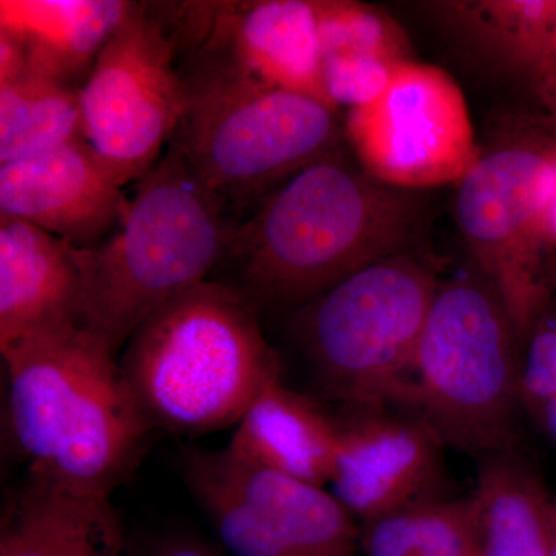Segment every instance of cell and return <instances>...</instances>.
I'll list each match as a JSON object with an SVG mask.
<instances>
[{
	"label": "cell",
	"mask_w": 556,
	"mask_h": 556,
	"mask_svg": "<svg viewBox=\"0 0 556 556\" xmlns=\"http://www.w3.org/2000/svg\"><path fill=\"white\" fill-rule=\"evenodd\" d=\"M427 223L419 192L380 182L339 149L236 223L226 258L239 266L237 288L255 308L298 311L357 270L420 248Z\"/></svg>",
	"instance_id": "6da1fadb"
},
{
	"label": "cell",
	"mask_w": 556,
	"mask_h": 556,
	"mask_svg": "<svg viewBox=\"0 0 556 556\" xmlns=\"http://www.w3.org/2000/svg\"><path fill=\"white\" fill-rule=\"evenodd\" d=\"M9 372L7 433L28 479L109 497L137 470L150 428L118 357L84 327L2 354Z\"/></svg>",
	"instance_id": "7a4b0ae2"
},
{
	"label": "cell",
	"mask_w": 556,
	"mask_h": 556,
	"mask_svg": "<svg viewBox=\"0 0 556 556\" xmlns=\"http://www.w3.org/2000/svg\"><path fill=\"white\" fill-rule=\"evenodd\" d=\"M257 311L233 285L206 280L139 325L118 365L153 431L200 437L236 427L260 390L281 376Z\"/></svg>",
	"instance_id": "3957f363"
},
{
	"label": "cell",
	"mask_w": 556,
	"mask_h": 556,
	"mask_svg": "<svg viewBox=\"0 0 556 556\" xmlns=\"http://www.w3.org/2000/svg\"><path fill=\"white\" fill-rule=\"evenodd\" d=\"M233 226L228 204L169 146L138 179L119 228L97 247H70L80 280V324L119 357L153 311L225 262Z\"/></svg>",
	"instance_id": "277c9868"
},
{
	"label": "cell",
	"mask_w": 556,
	"mask_h": 556,
	"mask_svg": "<svg viewBox=\"0 0 556 556\" xmlns=\"http://www.w3.org/2000/svg\"><path fill=\"white\" fill-rule=\"evenodd\" d=\"M442 280L422 248L329 288L298 313V336L325 393L354 409L412 405L417 350Z\"/></svg>",
	"instance_id": "5b68a950"
},
{
	"label": "cell",
	"mask_w": 556,
	"mask_h": 556,
	"mask_svg": "<svg viewBox=\"0 0 556 556\" xmlns=\"http://www.w3.org/2000/svg\"><path fill=\"white\" fill-rule=\"evenodd\" d=\"M522 343L479 274L442 281L428 313L412 405L442 444L484 457L515 447Z\"/></svg>",
	"instance_id": "8992f818"
},
{
	"label": "cell",
	"mask_w": 556,
	"mask_h": 556,
	"mask_svg": "<svg viewBox=\"0 0 556 556\" xmlns=\"http://www.w3.org/2000/svg\"><path fill=\"white\" fill-rule=\"evenodd\" d=\"M179 76L188 108L169 146L228 206L342 149L338 110L316 98L226 73Z\"/></svg>",
	"instance_id": "52a82bcc"
},
{
	"label": "cell",
	"mask_w": 556,
	"mask_h": 556,
	"mask_svg": "<svg viewBox=\"0 0 556 556\" xmlns=\"http://www.w3.org/2000/svg\"><path fill=\"white\" fill-rule=\"evenodd\" d=\"M555 166L556 124L533 116L481 149L457 182V226L522 346L556 289V247L548 230Z\"/></svg>",
	"instance_id": "ba28073f"
},
{
	"label": "cell",
	"mask_w": 556,
	"mask_h": 556,
	"mask_svg": "<svg viewBox=\"0 0 556 556\" xmlns=\"http://www.w3.org/2000/svg\"><path fill=\"white\" fill-rule=\"evenodd\" d=\"M79 97L84 139L121 185L144 177L188 108L174 42L152 3L130 2Z\"/></svg>",
	"instance_id": "9c48e42d"
},
{
	"label": "cell",
	"mask_w": 556,
	"mask_h": 556,
	"mask_svg": "<svg viewBox=\"0 0 556 556\" xmlns=\"http://www.w3.org/2000/svg\"><path fill=\"white\" fill-rule=\"evenodd\" d=\"M345 137L372 178L415 192L459 182L481 152L456 80L416 61L394 72L378 100L348 110Z\"/></svg>",
	"instance_id": "30bf717a"
},
{
	"label": "cell",
	"mask_w": 556,
	"mask_h": 556,
	"mask_svg": "<svg viewBox=\"0 0 556 556\" xmlns=\"http://www.w3.org/2000/svg\"><path fill=\"white\" fill-rule=\"evenodd\" d=\"M179 75L211 72L298 91L334 109L321 75L318 0L153 3ZM338 110V109H334Z\"/></svg>",
	"instance_id": "8fae6325"
},
{
	"label": "cell",
	"mask_w": 556,
	"mask_h": 556,
	"mask_svg": "<svg viewBox=\"0 0 556 556\" xmlns=\"http://www.w3.org/2000/svg\"><path fill=\"white\" fill-rule=\"evenodd\" d=\"M118 178L86 139L0 164V215L24 219L70 247L102 243L126 217Z\"/></svg>",
	"instance_id": "7c38bea8"
},
{
	"label": "cell",
	"mask_w": 556,
	"mask_h": 556,
	"mask_svg": "<svg viewBox=\"0 0 556 556\" xmlns=\"http://www.w3.org/2000/svg\"><path fill=\"white\" fill-rule=\"evenodd\" d=\"M338 426L328 489L357 521L433 496L444 444L420 417L356 409Z\"/></svg>",
	"instance_id": "4fadbf2b"
},
{
	"label": "cell",
	"mask_w": 556,
	"mask_h": 556,
	"mask_svg": "<svg viewBox=\"0 0 556 556\" xmlns=\"http://www.w3.org/2000/svg\"><path fill=\"white\" fill-rule=\"evenodd\" d=\"M80 324V280L70 244L0 215V353Z\"/></svg>",
	"instance_id": "5bb4252c"
},
{
	"label": "cell",
	"mask_w": 556,
	"mask_h": 556,
	"mask_svg": "<svg viewBox=\"0 0 556 556\" xmlns=\"http://www.w3.org/2000/svg\"><path fill=\"white\" fill-rule=\"evenodd\" d=\"M219 473L257 510L269 556H356L357 519L329 492L237 459L226 450L211 452Z\"/></svg>",
	"instance_id": "9a60e30c"
},
{
	"label": "cell",
	"mask_w": 556,
	"mask_h": 556,
	"mask_svg": "<svg viewBox=\"0 0 556 556\" xmlns=\"http://www.w3.org/2000/svg\"><path fill=\"white\" fill-rule=\"evenodd\" d=\"M338 437V420L278 376L260 390L225 450L254 466L328 486Z\"/></svg>",
	"instance_id": "2e32d148"
},
{
	"label": "cell",
	"mask_w": 556,
	"mask_h": 556,
	"mask_svg": "<svg viewBox=\"0 0 556 556\" xmlns=\"http://www.w3.org/2000/svg\"><path fill=\"white\" fill-rule=\"evenodd\" d=\"M123 525L109 497L28 479L0 522V556H124Z\"/></svg>",
	"instance_id": "e0dca14e"
},
{
	"label": "cell",
	"mask_w": 556,
	"mask_h": 556,
	"mask_svg": "<svg viewBox=\"0 0 556 556\" xmlns=\"http://www.w3.org/2000/svg\"><path fill=\"white\" fill-rule=\"evenodd\" d=\"M129 7L126 0H2L0 30L20 43L28 70L80 89Z\"/></svg>",
	"instance_id": "ac0fdd59"
},
{
	"label": "cell",
	"mask_w": 556,
	"mask_h": 556,
	"mask_svg": "<svg viewBox=\"0 0 556 556\" xmlns=\"http://www.w3.org/2000/svg\"><path fill=\"white\" fill-rule=\"evenodd\" d=\"M467 497L478 556H548L554 495L515 447L482 457Z\"/></svg>",
	"instance_id": "d6986e66"
},
{
	"label": "cell",
	"mask_w": 556,
	"mask_h": 556,
	"mask_svg": "<svg viewBox=\"0 0 556 556\" xmlns=\"http://www.w3.org/2000/svg\"><path fill=\"white\" fill-rule=\"evenodd\" d=\"M430 10L471 56L515 79L556 27V0L442 2Z\"/></svg>",
	"instance_id": "ffe728a7"
},
{
	"label": "cell",
	"mask_w": 556,
	"mask_h": 556,
	"mask_svg": "<svg viewBox=\"0 0 556 556\" xmlns=\"http://www.w3.org/2000/svg\"><path fill=\"white\" fill-rule=\"evenodd\" d=\"M83 138L79 87L28 68L0 83V164Z\"/></svg>",
	"instance_id": "44dd1931"
},
{
	"label": "cell",
	"mask_w": 556,
	"mask_h": 556,
	"mask_svg": "<svg viewBox=\"0 0 556 556\" xmlns=\"http://www.w3.org/2000/svg\"><path fill=\"white\" fill-rule=\"evenodd\" d=\"M365 556H478L468 497L428 496L362 522Z\"/></svg>",
	"instance_id": "7402d4cb"
},
{
	"label": "cell",
	"mask_w": 556,
	"mask_h": 556,
	"mask_svg": "<svg viewBox=\"0 0 556 556\" xmlns=\"http://www.w3.org/2000/svg\"><path fill=\"white\" fill-rule=\"evenodd\" d=\"M321 58H372L402 65L415 61L404 30L378 7L318 0Z\"/></svg>",
	"instance_id": "603a6c76"
},
{
	"label": "cell",
	"mask_w": 556,
	"mask_h": 556,
	"mask_svg": "<svg viewBox=\"0 0 556 556\" xmlns=\"http://www.w3.org/2000/svg\"><path fill=\"white\" fill-rule=\"evenodd\" d=\"M522 413L556 447V313L548 308L522 346Z\"/></svg>",
	"instance_id": "cb8c5ba5"
},
{
	"label": "cell",
	"mask_w": 556,
	"mask_h": 556,
	"mask_svg": "<svg viewBox=\"0 0 556 556\" xmlns=\"http://www.w3.org/2000/svg\"><path fill=\"white\" fill-rule=\"evenodd\" d=\"M517 80L543 110L538 116L556 124V27L548 33Z\"/></svg>",
	"instance_id": "d4e9b609"
},
{
	"label": "cell",
	"mask_w": 556,
	"mask_h": 556,
	"mask_svg": "<svg viewBox=\"0 0 556 556\" xmlns=\"http://www.w3.org/2000/svg\"><path fill=\"white\" fill-rule=\"evenodd\" d=\"M153 556H217L211 548L189 538L166 541Z\"/></svg>",
	"instance_id": "484cf974"
},
{
	"label": "cell",
	"mask_w": 556,
	"mask_h": 556,
	"mask_svg": "<svg viewBox=\"0 0 556 556\" xmlns=\"http://www.w3.org/2000/svg\"><path fill=\"white\" fill-rule=\"evenodd\" d=\"M548 230L556 247V166L554 178V190H552L551 206H548Z\"/></svg>",
	"instance_id": "4316f807"
},
{
	"label": "cell",
	"mask_w": 556,
	"mask_h": 556,
	"mask_svg": "<svg viewBox=\"0 0 556 556\" xmlns=\"http://www.w3.org/2000/svg\"><path fill=\"white\" fill-rule=\"evenodd\" d=\"M548 556H556V495H554V508H552V543Z\"/></svg>",
	"instance_id": "83f0119b"
}]
</instances>
